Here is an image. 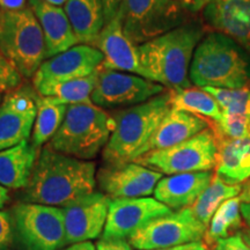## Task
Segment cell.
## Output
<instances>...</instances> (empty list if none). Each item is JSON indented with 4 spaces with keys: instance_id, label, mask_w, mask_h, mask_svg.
<instances>
[{
    "instance_id": "6da1fadb",
    "label": "cell",
    "mask_w": 250,
    "mask_h": 250,
    "mask_svg": "<svg viewBox=\"0 0 250 250\" xmlns=\"http://www.w3.org/2000/svg\"><path fill=\"white\" fill-rule=\"evenodd\" d=\"M96 167L93 161L62 154L49 145L43 147L28 186L24 203L65 206L80 197L94 192Z\"/></svg>"
},
{
    "instance_id": "7a4b0ae2",
    "label": "cell",
    "mask_w": 250,
    "mask_h": 250,
    "mask_svg": "<svg viewBox=\"0 0 250 250\" xmlns=\"http://www.w3.org/2000/svg\"><path fill=\"white\" fill-rule=\"evenodd\" d=\"M203 33L199 24L184 23L138 45L144 78L170 90L190 88V66Z\"/></svg>"
},
{
    "instance_id": "3957f363",
    "label": "cell",
    "mask_w": 250,
    "mask_h": 250,
    "mask_svg": "<svg viewBox=\"0 0 250 250\" xmlns=\"http://www.w3.org/2000/svg\"><path fill=\"white\" fill-rule=\"evenodd\" d=\"M170 96L171 90H168L148 101L120 109L111 115L115 126L102 151L105 164H126L142 156L146 144L170 110Z\"/></svg>"
},
{
    "instance_id": "277c9868",
    "label": "cell",
    "mask_w": 250,
    "mask_h": 250,
    "mask_svg": "<svg viewBox=\"0 0 250 250\" xmlns=\"http://www.w3.org/2000/svg\"><path fill=\"white\" fill-rule=\"evenodd\" d=\"M189 79L201 88L240 89L248 86L250 64L241 46L215 31L203 37L197 45Z\"/></svg>"
},
{
    "instance_id": "5b68a950",
    "label": "cell",
    "mask_w": 250,
    "mask_h": 250,
    "mask_svg": "<svg viewBox=\"0 0 250 250\" xmlns=\"http://www.w3.org/2000/svg\"><path fill=\"white\" fill-rule=\"evenodd\" d=\"M114 126L112 116L92 101L70 104L48 145L62 154L90 161L105 147Z\"/></svg>"
},
{
    "instance_id": "8992f818",
    "label": "cell",
    "mask_w": 250,
    "mask_h": 250,
    "mask_svg": "<svg viewBox=\"0 0 250 250\" xmlns=\"http://www.w3.org/2000/svg\"><path fill=\"white\" fill-rule=\"evenodd\" d=\"M0 51L23 78H34L45 61L42 28L29 6L18 11H1Z\"/></svg>"
},
{
    "instance_id": "52a82bcc",
    "label": "cell",
    "mask_w": 250,
    "mask_h": 250,
    "mask_svg": "<svg viewBox=\"0 0 250 250\" xmlns=\"http://www.w3.org/2000/svg\"><path fill=\"white\" fill-rule=\"evenodd\" d=\"M116 17L136 45L182 26L186 20L184 6L177 0H123Z\"/></svg>"
},
{
    "instance_id": "ba28073f",
    "label": "cell",
    "mask_w": 250,
    "mask_h": 250,
    "mask_svg": "<svg viewBox=\"0 0 250 250\" xmlns=\"http://www.w3.org/2000/svg\"><path fill=\"white\" fill-rule=\"evenodd\" d=\"M218 160V138L211 127L192 138L171 147L151 151L133 162L158 171L175 175L215 169Z\"/></svg>"
},
{
    "instance_id": "9c48e42d",
    "label": "cell",
    "mask_w": 250,
    "mask_h": 250,
    "mask_svg": "<svg viewBox=\"0 0 250 250\" xmlns=\"http://www.w3.org/2000/svg\"><path fill=\"white\" fill-rule=\"evenodd\" d=\"M15 237L23 250H58L65 246L61 208L20 203L12 210Z\"/></svg>"
},
{
    "instance_id": "30bf717a",
    "label": "cell",
    "mask_w": 250,
    "mask_h": 250,
    "mask_svg": "<svg viewBox=\"0 0 250 250\" xmlns=\"http://www.w3.org/2000/svg\"><path fill=\"white\" fill-rule=\"evenodd\" d=\"M208 227L193 215L191 208L171 212L139 229L129 239L138 250H156L179 247L204 240Z\"/></svg>"
},
{
    "instance_id": "8fae6325",
    "label": "cell",
    "mask_w": 250,
    "mask_h": 250,
    "mask_svg": "<svg viewBox=\"0 0 250 250\" xmlns=\"http://www.w3.org/2000/svg\"><path fill=\"white\" fill-rule=\"evenodd\" d=\"M164 92V86L144 77L100 68L90 101L102 109H125L148 101Z\"/></svg>"
},
{
    "instance_id": "7c38bea8",
    "label": "cell",
    "mask_w": 250,
    "mask_h": 250,
    "mask_svg": "<svg viewBox=\"0 0 250 250\" xmlns=\"http://www.w3.org/2000/svg\"><path fill=\"white\" fill-rule=\"evenodd\" d=\"M168 206L151 197L110 198L103 240H126L155 219L171 213Z\"/></svg>"
},
{
    "instance_id": "4fadbf2b",
    "label": "cell",
    "mask_w": 250,
    "mask_h": 250,
    "mask_svg": "<svg viewBox=\"0 0 250 250\" xmlns=\"http://www.w3.org/2000/svg\"><path fill=\"white\" fill-rule=\"evenodd\" d=\"M110 198L94 191L62 206L65 246L98 239L107 223Z\"/></svg>"
},
{
    "instance_id": "5bb4252c",
    "label": "cell",
    "mask_w": 250,
    "mask_h": 250,
    "mask_svg": "<svg viewBox=\"0 0 250 250\" xmlns=\"http://www.w3.org/2000/svg\"><path fill=\"white\" fill-rule=\"evenodd\" d=\"M103 58V54L95 46L74 45L42 62L33 78L35 89L42 86L88 77L100 70Z\"/></svg>"
},
{
    "instance_id": "9a60e30c",
    "label": "cell",
    "mask_w": 250,
    "mask_h": 250,
    "mask_svg": "<svg viewBox=\"0 0 250 250\" xmlns=\"http://www.w3.org/2000/svg\"><path fill=\"white\" fill-rule=\"evenodd\" d=\"M36 112V94L30 87L6 93L0 103V151L29 140Z\"/></svg>"
},
{
    "instance_id": "2e32d148",
    "label": "cell",
    "mask_w": 250,
    "mask_h": 250,
    "mask_svg": "<svg viewBox=\"0 0 250 250\" xmlns=\"http://www.w3.org/2000/svg\"><path fill=\"white\" fill-rule=\"evenodd\" d=\"M162 174L137 162L103 166L96 173V183L109 198H140L154 193Z\"/></svg>"
},
{
    "instance_id": "e0dca14e",
    "label": "cell",
    "mask_w": 250,
    "mask_h": 250,
    "mask_svg": "<svg viewBox=\"0 0 250 250\" xmlns=\"http://www.w3.org/2000/svg\"><path fill=\"white\" fill-rule=\"evenodd\" d=\"M103 54L102 70L122 71L144 77L138 45L124 34L120 19L115 17L104 24L94 45Z\"/></svg>"
},
{
    "instance_id": "ac0fdd59",
    "label": "cell",
    "mask_w": 250,
    "mask_h": 250,
    "mask_svg": "<svg viewBox=\"0 0 250 250\" xmlns=\"http://www.w3.org/2000/svg\"><path fill=\"white\" fill-rule=\"evenodd\" d=\"M203 14L208 26L250 52V0H210Z\"/></svg>"
},
{
    "instance_id": "d6986e66",
    "label": "cell",
    "mask_w": 250,
    "mask_h": 250,
    "mask_svg": "<svg viewBox=\"0 0 250 250\" xmlns=\"http://www.w3.org/2000/svg\"><path fill=\"white\" fill-rule=\"evenodd\" d=\"M42 28L45 41V59L62 54L78 44V40L64 8L45 0H28Z\"/></svg>"
},
{
    "instance_id": "ffe728a7",
    "label": "cell",
    "mask_w": 250,
    "mask_h": 250,
    "mask_svg": "<svg viewBox=\"0 0 250 250\" xmlns=\"http://www.w3.org/2000/svg\"><path fill=\"white\" fill-rule=\"evenodd\" d=\"M213 176L212 171L168 175L156 184L154 197L171 211L191 208Z\"/></svg>"
},
{
    "instance_id": "44dd1931",
    "label": "cell",
    "mask_w": 250,
    "mask_h": 250,
    "mask_svg": "<svg viewBox=\"0 0 250 250\" xmlns=\"http://www.w3.org/2000/svg\"><path fill=\"white\" fill-rule=\"evenodd\" d=\"M208 127V122L204 118L188 111L170 108L168 114L159 124L152 138L144 147L142 155L151 151L168 148L186 142Z\"/></svg>"
},
{
    "instance_id": "7402d4cb",
    "label": "cell",
    "mask_w": 250,
    "mask_h": 250,
    "mask_svg": "<svg viewBox=\"0 0 250 250\" xmlns=\"http://www.w3.org/2000/svg\"><path fill=\"white\" fill-rule=\"evenodd\" d=\"M39 148L29 140L0 151V184L7 189H24L35 168Z\"/></svg>"
},
{
    "instance_id": "603a6c76",
    "label": "cell",
    "mask_w": 250,
    "mask_h": 250,
    "mask_svg": "<svg viewBox=\"0 0 250 250\" xmlns=\"http://www.w3.org/2000/svg\"><path fill=\"white\" fill-rule=\"evenodd\" d=\"M215 175L229 184L250 180V138L218 139Z\"/></svg>"
},
{
    "instance_id": "cb8c5ba5",
    "label": "cell",
    "mask_w": 250,
    "mask_h": 250,
    "mask_svg": "<svg viewBox=\"0 0 250 250\" xmlns=\"http://www.w3.org/2000/svg\"><path fill=\"white\" fill-rule=\"evenodd\" d=\"M64 11L78 43L94 45L105 24L102 0H67Z\"/></svg>"
},
{
    "instance_id": "d4e9b609",
    "label": "cell",
    "mask_w": 250,
    "mask_h": 250,
    "mask_svg": "<svg viewBox=\"0 0 250 250\" xmlns=\"http://www.w3.org/2000/svg\"><path fill=\"white\" fill-rule=\"evenodd\" d=\"M246 203H250V180L245 182L239 196L225 202L212 217L203 240L208 248L213 249L219 241L235 235L245 227L241 206Z\"/></svg>"
},
{
    "instance_id": "484cf974",
    "label": "cell",
    "mask_w": 250,
    "mask_h": 250,
    "mask_svg": "<svg viewBox=\"0 0 250 250\" xmlns=\"http://www.w3.org/2000/svg\"><path fill=\"white\" fill-rule=\"evenodd\" d=\"M36 105L37 112L31 133V144L40 149L41 146L49 143L58 131L66 114L67 105L39 94L36 95Z\"/></svg>"
},
{
    "instance_id": "4316f807",
    "label": "cell",
    "mask_w": 250,
    "mask_h": 250,
    "mask_svg": "<svg viewBox=\"0 0 250 250\" xmlns=\"http://www.w3.org/2000/svg\"><path fill=\"white\" fill-rule=\"evenodd\" d=\"M243 186H245V183H226L224 180H221L220 177H218L214 174L208 187L202 192V195L197 198V201L190 208L193 215L203 225L208 227L212 217L218 211V208L228 199L239 196L242 192Z\"/></svg>"
},
{
    "instance_id": "83f0119b",
    "label": "cell",
    "mask_w": 250,
    "mask_h": 250,
    "mask_svg": "<svg viewBox=\"0 0 250 250\" xmlns=\"http://www.w3.org/2000/svg\"><path fill=\"white\" fill-rule=\"evenodd\" d=\"M170 108L188 111L197 116H205L214 122L223 116V110L215 99L203 88L171 90Z\"/></svg>"
},
{
    "instance_id": "f1b7e54d",
    "label": "cell",
    "mask_w": 250,
    "mask_h": 250,
    "mask_svg": "<svg viewBox=\"0 0 250 250\" xmlns=\"http://www.w3.org/2000/svg\"><path fill=\"white\" fill-rule=\"evenodd\" d=\"M98 77L99 71L94 72L88 77L80 78V79L42 86L40 88H36V92L41 96L52 98L66 105L88 102L90 101V96L95 88Z\"/></svg>"
},
{
    "instance_id": "f546056e",
    "label": "cell",
    "mask_w": 250,
    "mask_h": 250,
    "mask_svg": "<svg viewBox=\"0 0 250 250\" xmlns=\"http://www.w3.org/2000/svg\"><path fill=\"white\" fill-rule=\"evenodd\" d=\"M203 89L213 96L223 112L250 118V88L248 87L240 89L204 87Z\"/></svg>"
},
{
    "instance_id": "4dcf8cb0",
    "label": "cell",
    "mask_w": 250,
    "mask_h": 250,
    "mask_svg": "<svg viewBox=\"0 0 250 250\" xmlns=\"http://www.w3.org/2000/svg\"><path fill=\"white\" fill-rule=\"evenodd\" d=\"M214 132L218 139L250 138V118L223 112V116L214 122Z\"/></svg>"
},
{
    "instance_id": "1f68e13d",
    "label": "cell",
    "mask_w": 250,
    "mask_h": 250,
    "mask_svg": "<svg viewBox=\"0 0 250 250\" xmlns=\"http://www.w3.org/2000/svg\"><path fill=\"white\" fill-rule=\"evenodd\" d=\"M23 77L17 67L0 51V92H11L19 88L22 83Z\"/></svg>"
},
{
    "instance_id": "d6a6232c",
    "label": "cell",
    "mask_w": 250,
    "mask_h": 250,
    "mask_svg": "<svg viewBox=\"0 0 250 250\" xmlns=\"http://www.w3.org/2000/svg\"><path fill=\"white\" fill-rule=\"evenodd\" d=\"M14 224L11 212L0 211V250H14Z\"/></svg>"
},
{
    "instance_id": "836d02e7",
    "label": "cell",
    "mask_w": 250,
    "mask_h": 250,
    "mask_svg": "<svg viewBox=\"0 0 250 250\" xmlns=\"http://www.w3.org/2000/svg\"><path fill=\"white\" fill-rule=\"evenodd\" d=\"M214 247L219 250H250L240 233L227 237V239L221 240Z\"/></svg>"
},
{
    "instance_id": "e575fe53",
    "label": "cell",
    "mask_w": 250,
    "mask_h": 250,
    "mask_svg": "<svg viewBox=\"0 0 250 250\" xmlns=\"http://www.w3.org/2000/svg\"><path fill=\"white\" fill-rule=\"evenodd\" d=\"M96 250H133V247L125 240H101L96 245Z\"/></svg>"
},
{
    "instance_id": "d590c367",
    "label": "cell",
    "mask_w": 250,
    "mask_h": 250,
    "mask_svg": "<svg viewBox=\"0 0 250 250\" xmlns=\"http://www.w3.org/2000/svg\"><path fill=\"white\" fill-rule=\"evenodd\" d=\"M102 1H103V6H104L105 23H107L116 17L118 13V9H120L121 4L123 0H102Z\"/></svg>"
},
{
    "instance_id": "8d00e7d4",
    "label": "cell",
    "mask_w": 250,
    "mask_h": 250,
    "mask_svg": "<svg viewBox=\"0 0 250 250\" xmlns=\"http://www.w3.org/2000/svg\"><path fill=\"white\" fill-rule=\"evenodd\" d=\"M26 1L27 0H0V8L1 11H18L27 7Z\"/></svg>"
},
{
    "instance_id": "74e56055",
    "label": "cell",
    "mask_w": 250,
    "mask_h": 250,
    "mask_svg": "<svg viewBox=\"0 0 250 250\" xmlns=\"http://www.w3.org/2000/svg\"><path fill=\"white\" fill-rule=\"evenodd\" d=\"M62 250H96V246H94V243L90 241H85L74 243V245L68 246L67 248H64Z\"/></svg>"
},
{
    "instance_id": "f35d334b",
    "label": "cell",
    "mask_w": 250,
    "mask_h": 250,
    "mask_svg": "<svg viewBox=\"0 0 250 250\" xmlns=\"http://www.w3.org/2000/svg\"><path fill=\"white\" fill-rule=\"evenodd\" d=\"M210 0H182V4L184 7H189L191 9H199L205 7L206 4Z\"/></svg>"
},
{
    "instance_id": "ab89813d",
    "label": "cell",
    "mask_w": 250,
    "mask_h": 250,
    "mask_svg": "<svg viewBox=\"0 0 250 250\" xmlns=\"http://www.w3.org/2000/svg\"><path fill=\"white\" fill-rule=\"evenodd\" d=\"M8 199H9L8 189H7V188L2 187L1 184H0V210L4 208L6 203L8 202Z\"/></svg>"
},
{
    "instance_id": "60d3db41",
    "label": "cell",
    "mask_w": 250,
    "mask_h": 250,
    "mask_svg": "<svg viewBox=\"0 0 250 250\" xmlns=\"http://www.w3.org/2000/svg\"><path fill=\"white\" fill-rule=\"evenodd\" d=\"M241 212L242 217L246 220V223L250 227V203H246V204H242L241 206Z\"/></svg>"
},
{
    "instance_id": "b9f144b4",
    "label": "cell",
    "mask_w": 250,
    "mask_h": 250,
    "mask_svg": "<svg viewBox=\"0 0 250 250\" xmlns=\"http://www.w3.org/2000/svg\"><path fill=\"white\" fill-rule=\"evenodd\" d=\"M239 233L241 234L242 239L245 240V242L247 243V245H248V247L250 248V227L249 226H247V227L245 226L241 230H240Z\"/></svg>"
},
{
    "instance_id": "7bdbcfd3",
    "label": "cell",
    "mask_w": 250,
    "mask_h": 250,
    "mask_svg": "<svg viewBox=\"0 0 250 250\" xmlns=\"http://www.w3.org/2000/svg\"><path fill=\"white\" fill-rule=\"evenodd\" d=\"M195 243V242H193ZM193 243H188V245L173 247V248H166V249H156V250H191Z\"/></svg>"
},
{
    "instance_id": "ee69618b",
    "label": "cell",
    "mask_w": 250,
    "mask_h": 250,
    "mask_svg": "<svg viewBox=\"0 0 250 250\" xmlns=\"http://www.w3.org/2000/svg\"><path fill=\"white\" fill-rule=\"evenodd\" d=\"M191 250H210V248H208V247L206 246L203 241H199V242L193 243Z\"/></svg>"
},
{
    "instance_id": "f6af8a7d",
    "label": "cell",
    "mask_w": 250,
    "mask_h": 250,
    "mask_svg": "<svg viewBox=\"0 0 250 250\" xmlns=\"http://www.w3.org/2000/svg\"><path fill=\"white\" fill-rule=\"evenodd\" d=\"M46 2H49V4L51 5H55V6H59V7H62V6H64L66 4L67 0H45Z\"/></svg>"
},
{
    "instance_id": "bcb514c9",
    "label": "cell",
    "mask_w": 250,
    "mask_h": 250,
    "mask_svg": "<svg viewBox=\"0 0 250 250\" xmlns=\"http://www.w3.org/2000/svg\"><path fill=\"white\" fill-rule=\"evenodd\" d=\"M1 101H2V94L0 92V103H1Z\"/></svg>"
},
{
    "instance_id": "7dc6e473",
    "label": "cell",
    "mask_w": 250,
    "mask_h": 250,
    "mask_svg": "<svg viewBox=\"0 0 250 250\" xmlns=\"http://www.w3.org/2000/svg\"><path fill=\"white\" fill-rule=\"evenodd\" d=\"M0 18H1V8H0Z\"/></svg>"
},
{
    "instance_id": "c3c4849f",
    "label": "cell",
    "mask_w": 250,
    "mask_h": 250,
    "mask_svg": "<svg viewBox=\"0 0 250 250\" xmlns=\"http://www.w3.org/2000/svg\"><path fill=\"white\" fill-rule=\"evenodd\" d=\"M213 250H219L218 248H215V247H214V248H213Z\"/></svg>"
},
{
    "instance_id": "681fc988",
    "label": "cell",
    "mask_w": 250,
    "mask_h": 250,
    "mask_svg": "<svg viewBox=\"0 0 250 250\" xmlns=\"http://www.w3.org/2000/svg\"><path fill=\"white\" fill-rule=\"evenodd\" d=\"M177 1H181V2H182V0H177Z\"/></svg>"
}]
</instances>
